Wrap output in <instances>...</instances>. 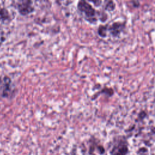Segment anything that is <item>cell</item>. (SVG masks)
I'll return each mask as SVG.
<instances>
[{"label":"cell","mask_w":155,"mask_h":155,"mask_svg":"<svg viewBox=\"0 0 155 155\" xmlns=\"http://www.w3.org/2000/svg\"><path fill=\"white\" fill-rule=\"evenodd\" d=\"M97 150L99 151V153L101 154H103L104 153H105V148H104L103 146L102 145H98L97 147Z\"/></svg>","instance_id":"obj_7"},{"label":"cell","mask_w":155,"mask_h":155,"mask_svg":"<svg viewBox=\"0 0 155 155\" xmlns=\"http://www.w3.org/2000/svg\"><path fill=\"white\" fill-rule=\"evenodd\" d=\"M125 27V24L119 22H113L108 28L110 34L116 37L119 36Z\"/></svg>","instance_id":"obj_3"},{"label":"cell","mask_w":155,"mask_h":155,"mask_svg":"<svg viewBox=\"0 0 155 155\" xmlns=\"http://www.w3.org/2000/svg\"><path fill=\"white\" fill-rule=\"evenodd\" d=\"M115 4L113 1H107L106 4H105V8L106 10H113L115 8Z\"/></svg>","instance_id":"obj_6"},{"label":"cell","mask_w":155,"mask_h":155,"mask_svg":"<svg viewBox=\"0 0 155 155\" xmlns=\"http://www.w3.org/2000/svg\"><path fill=\"white\" fill-rule=\"evenodd\" d=\"M107 30H108V28L107 25H100L97 30L98 35L101 37H105L107 35Z\"/></svg>","instance_id":"obj_5"},{"label":"cell","mask_w":155,"mask_h":155,"mask_svg":"<svg viewBox=\"0 0 155 155\" xmlns=\"http://www.w3.org/2000/svg\"><path fill=\"white\" fill-rule=\"evenodd\" d=\"M18 9L22 15H27L31 13L34 8L31 5V1H22L18 4Z\"/></svg>","instance_id":"obj_4"},{"label":"cell","mask_w":155,"mask_h":155,"mask_svg":"<svg viewBox=\"0 0 155 155\" xmlns=\"http://www.w3.org/2000/svg\"><path fill=\"white\" fill-rule=\"evenodd\" d=\"M77 7L88 22L94 24L97 21V12L88 2L85 1H80L78 2Z\"/></svg>","instance_id":"obj_1"},{"label":"cell","mask_w":155,"mask_h":155,"mask_svg":"<svg viewBox=\"0 0 155 155\" xmlns=\"http://www.w3.org/2000/svg\"><path fill=\"white\" fill-rule=\"evenodd\" d=\"M128 144L125 138L120 137L116 139L110 151L111 155H127Z\"/></svg>","instance_id":"obj_2"}]
</instances>
